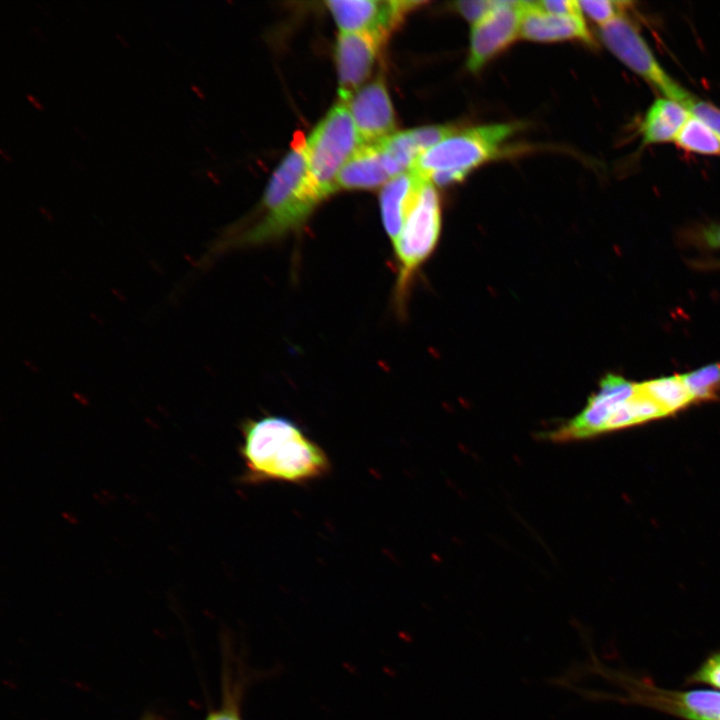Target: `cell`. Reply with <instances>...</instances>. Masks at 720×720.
Wrapping results in <instances>:
<instances>
[{"instance_id":"6da1fadb","label":"cell","mask_w":720,"mask_h":720,"mask_svg":"<svg viewBox=\"0 0 720 720\" xmlns=\"http://www.w3.org/2000/svg\"><path fill=\"white\" fill-rule=\"evenodd\" d=\"M240 454L247 482L305 483L327 474L324 450L287 417L247 419L241 427Z\"/></svg>"},{"instance_id":"7a4b0ae2","label":"cell","mask_w":720,"mask_h":720,"mask_svg":"<svg viewBox=\"0 0 720 720\" xmlns=\"http://www.w3.org/2000/svg\"><path fill=\"white\" fill-rule=\"evenodd\" d=\"M322 200L310 176L306 141L296 135L266 187L260 216L234 242L258 245L297 231Z\"/></svg>"},{"instance_id":"3957f363","label":"cell","mask_w":720,"mask_h":720,"mask_svg":"<svg viewBox=\"0 0 720 720\" xmlns=\"http://www.w3.org/2000/svg\"><path fill=\"white\" fill-rule=\"evenodd\" d=\"M363 145L347 104L339 101L306 140L310 176L322 199L338 190L341 169Z\"/></svg>"},{"instance_id":"277c9868","label":"cell","mask_w":720,"mask_h":720,"mask_svg":"<svg viewBox=\"0 0 720 720\" xmlns=\"http://www.w3.org/2000/svg\"><path fill=\"white\" fill-rule=\"evenodd\" d=\"M440 229L439 195L432 182L426 181L393 243L398 263L395 300L399 308L404 305L414 274L434 250Z\"/></svg>"},{"instance_id":"5b68a950","label":"cell","mask_w":720,"mask_h":720,"mask_svg":"<svg viewBox=\"0 0 720 720\" xmlns=\"http://www.w3.org/2000/svg\"><path fill=\"white\" fill-rule=\"evenodd\" d=\"M514 131L515 126L506 123L456 131L423 152L411 170L426 180L440 171H456L467 176L472 169L493 158Z\"/></svg>"},{"instance_id":"8992f818","label":"cell","mask_w":720,"mask_h":720,"mask_svg":"<svg viewBox=\"0 0 720 720\" xmlns=\"http://www.w3.org/2000/svg\"><path fill=\"white\" fill-rule=\"evenodd\" d=\"M600 36L606 47L624 65L641 76L667 99L685 107L692 94L665 72L643 37L627 18L619 16L601 26Z\"/></svg>"},{"instance_id":"52a82bcc","label":"cell","mask_w":720,"mask_h":720,"mask_svg":"<svg viewBox=\"0 0 720 720\" xmlns=\"http://www.w3.org/2000/svg\"><path fill=\"white\" fill-rule=\"evenodd\" d=\"M635 384L621 376L606 375L580 413L548 431L544 437L554 442H570L608 433L617 410L635 393Z\"/></svg>"},{"instance_id":"ba28073f","label":"cell","mask_w":720,"mask_h":720,"mask_svg":"<svg viewBox=\"0 0 720 720\" xmlns=\"http://www.w3.org/2000/svg\"><path fill=\"white\" fill-rule=\"evenodd\" d=\"M341 32H362L384 43L405 16L421 1L405 0H335L326 1Z\"/></svg>"},{"instance_id":"9c48e42d","label":"cell","mask_w":720,"mask_h":720,"mask_svg":"<svg viewBox=\"0 0 720 720\" xmlns=\"http://www.w3.org/2000/svg\"><path fill=\"white\" fill-rule=\"evenodd\" d=\"M526 1H497L473 26L467 66L479 71L520 35Z\"/></svg>"},{"instance_id":"30bf717a","label":"cell","mask_w":720,"mask_h":720,"mask_svg":"<svg viewBox=\"0 0 720 720\" xmlns=\"http://www.w3.org/2000/svg\"><path fill=\"white\" fill-rule=\"evenodd\" d=\"M346 104L364 145L379 143L395 133L393 106L381 78L364 85Z\"/></svg>"},{"instance_id":"8fae6325","label":"cell","mask_w":720,"mask_h":720,"mask_svg":"<svg viewBox=\"0 0 720 720\" xmlns=\"http://www.w3.org/2000/svg\"><path fill=\"white\" fill-rule=\"evenodd\" d=\"M381 43L362 32H341L336 46L339 101L347 103L370 75Z\"/></svg>"},{"instance_id":"7c38bea8","label":"cell","mask_w":720,"mask_h":720,"mask_svg":"<svg viewBox=\"0 0 720 720\" xmlns=\"http://www.w3.org/2000/svg\"><path fill=\"white\" fill-rule=\"evenodd\" d=\"M520 34L525 39L538 42L592 41L582 15L546 13L537 9L533 1H526Z\"/></svg>"},{"instance_id":"4fadbf2b","label":"cell","mask_w":720,"mask_h":720,"mask_svg":"<svg viewBox=\"0 0 720 720\" xmlns=\"http://www.w3.org/2000/svg\"><path fill=\"white\" fill-rule=\"evenodd\" d=\"M426 181L429 180L410 170L393 177L382 187L379 197L381 217L393 243Z\"/></svg>"},{"instance_id":"5bb4252c","label":"cell","mask_w":720,"mask_h":720,"mask_svg":"<svg viewBox=\"0 0 720 720\" xmlns=\"http://www.w3.org/2000/svg\"><path fill=\"white\" fill-rule=\"evenodd\" d=\"M391 178L378 143L361 146L346 162L337 178L338 189H373Z\"/></svg>"},{"instance_id":"9a60e30c","label":"cell","mask_w":720,"mask_h":720,"mask_svg":"<svg viewBox=\"0 0 720 720\" xmlns=\"http://www.w3.org/2000/svg\"><path fill=\"white\" fill-rule=\"evenodd\" d=\"M691 113L679 103L659 98L649 107L640 127L644 144L675 141Z\"/></svg>"},{"instance_id":"2e32d148","label":"cell","mask_w":720,"mask_h":720,"mask_svg":"<svg viewBox=\"0 0 720 720\" xmlns=\"http://www.w3.org/2000/svg\"><path fill=\"white\" fill-rule=\"evenodd\" d=\"M637 386L657 403L666 416H670L694 402L680 375L637 383Z\"/></svg>"},{"instance_id":"e0dca14e","label":"cell","mask_w":720,"mask_h":720,"mask_svg":"<svg viewBox=\"0 0 720 720\" xmlns=\"http://www.w3.org/2000/svg\"><path fill=\"white\" fill-rule=\"evenodd\" d=\"M675 143L688 152L720 155V139L706 124L692 114L677 135Z\"/></svg>"},{"instance_id":"ac0fdd59","label":"cell","mask_w":720,"mask_h":720,"mask_svg":"<svg viewBox=\"0 0 720 720\" xmlns=\"http://www.w3.org/2000/svg\"><path fill=\"white\" fill-rule=\"evenodd\" d=\"M695 401L712 400L720 390V364H710L680 375Z\"/></svg>"},{"instance_id":"d6986e66","label":"cell","mask_w":720,"mask_h":720,"mask_svg":"<svg viewBox=\"0 0 720 720\" xmlns=\"http://www.w3.org/2000/svg\"><path fill=\"white\" fill-rule=\"evenodd\" d=\"M245 679L238 676L225 678L223 703L220 708L211 711L206 720H243L241 715V700L246 687Z\"/></svg>"},{"instance_id":"ffe728a7","label":"cell","mask_w":720,"mask_h":720,"mask_svg":"<svg viewBox=\"0 0 720 720\" xmlns=\"http://www.w3.org/2000/svg\"><path fill=\"white\" fill-rule=\"evenodd\" d=\"M582 14L603 26L621 16L624 2L611 0L578 1Z\"/></svg>"},{"instance_id":"44dd1931","label":"cell","mask_w":720,"mask_h":720,"mask_svg":"<svg viewBox=\"0 0 720 720\" xmlns=\"http://www.w3.org/2000/svg\"><path fill=\"white\" fill-rule=\"evenodd\" d=\"M685 108L706 124L720 139V109L692 95Z\"/></svg>"},{"instance_id":"7402d4cb","label":"cell","mask_w":720,"mask_h":720,"mask_svg":"<svg viewBox=\"0 0 720 720\" xmlns=\"http://www.w3.org/2000/svg\"><path fill=\"white\" fill-rule=\"evenodd\" d=\"M688 682L703 683L720 688V651L707 658Z\"/></svg>"},{"instance_id":"603a6c76","label":"cell","mask_w":720,"mask_h":720,"mask_svg":"<svg viewBox=\"0 0 720 720\" xmlns=\"http://www.w3.org/2000/svg\"><path fill=\"white\" fill-rule=\"evenodd\" d=\"M497 1L472 0L454 3L456 10L469 22L475 24L488 14L496 5Z\"/></svg>"},{"instance_id":"cb8c5ba5","label":"cell","mask_w":720,"mask_h":720,"mask_svg":"<svg viewBox=\"0 0 720 720\" xmlns=\"http://www.w3.org/2000/svg\"><path fill=\"white\" fill-rule=\"evenodd\" d=\"M533 5L546 13L555 15H582L578 1L573 0H544L533 1Z\"/></svg>"},{"instance_id":"d4e9b609","label":"cell","mask_w":720,"mask_h":720,"mask_svg":"<svg viewBox=\"0 0 720 720\" xmlns=\"http://www.w3.org/2000/svg\"><path fill=\"white\" fill-rule=\"evenodd\" d=\"M704 242L712 248H720V225H710L702 232Z\"/></svg>"},{"instance_id":"484cf974","label":"cell","mask_w":720,"mask_h":720,"mask_svg":"<svg viewBox=\"0 0 720 720\" xmlns=\"http://www.w3.org/2000/svg\"><path fill=\"white\" fill-rule=\"evenodd\" d=\"M27 98L37 109H42V106L34 99L33 96L27 95Z\"/></svg>"}]
</instances>
